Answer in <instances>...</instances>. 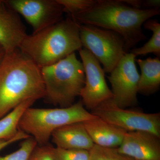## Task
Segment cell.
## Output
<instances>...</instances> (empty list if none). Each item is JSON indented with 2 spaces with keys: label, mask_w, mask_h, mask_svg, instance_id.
<instances>
[{
  "label": "cell",
  "mask_w": 160,
  "mask_h": 160,
  "mask_svg": "<svg viewBox=\"0 0 160 160\" xmlns=\"http://www.w3.org/2000/svg\"><path fill=\"white\" fill-rule=\"evenodd\" d=\"M160 14V9H136L121 0H96L89 9L70 18L79 24L117 32L124 39L127 53L138 43L146 39L142 28L143 24Z\"/></svg>",
  "instance_id": "obj_1"
},
{
  "label": "cell",
  "mask_w": 160,
  "mask_h": 160,
  "mask_svg": "<svg viewBox=\"0 0 160 160\" xmlns=\"http://www.w3.org/2000/svg\"><path fill=\"white\" fill-rule=\"evenodd\" d=\"M41 69L19 49L0 64V119L22 103L45 98Z\"/></svg>",
  "instance_id": "obj_2"
},
{
  "label": "cell",
  "mask_w": 160,
  "mask_h": 160,
  "mask_svg": "<svg viewBox=\"0 0 160 160\" xmlns=\"http://www.w3.org/2000/svg\"><path fill=\"white\" fill-rule=\"evenodd\" d=\"M82 48L79 24L69 17L37 33L27 35L19 49L41 68Z\"/></svg>",
  "instance_id": "obj_3"
},
{
  "label": "cell",
  "mask_w": 160,
  "mask_h": 160,
  "mask_svg": "<svg viewBox=\"0 0 160 160\" xmlns=\"http://www.w3.org/2000/svg\"><path fill=\"white\" fill-rule=\"evenodd\" d=\"M40 69L47 101L61 108L73 105L80 96L85 82L83 64L75 52Z\"/></svg>",
  "instance_id": "obj_4"
},
{
  "label": "cell",
  "mask_w": 160,
  "mask_h": 160,
  "mask_svg": "<svg viewBox=\"0 0 160 160\" xmlns=\"http://www.w3.org/2000/svg\"><path fill=\"white\" fill-rule=\"evenodd\" d=\"M82 101L65 108L38 109L29 107L24 112L18 128L33 138L38 145L48 144L52 133L62 126L96 118Z\"/></svg>",
  "instance_id": "obj_5"
},
{
  "label": "cell",
  "mask_w": 160,
  "mask_h": 160,
  "mask_svg": "<svg viewBox=\"0 0 160 160\" xmlns=\"http://www.w3.org/2000/svg\"><path fill=\"white\" fill-rule=\"evenodd\" d=\"M79 27L82 47L102 65L105 73H110L127 53L123 38L114 31L96 26L79 24Z\"/></svg>",
  "instance_id": "obj_6"
},
{
  "label": "cell",
  "mask_w": 160,
  "mask_h": 160,
  "mask_svg": "<svg viewBox=\"0 0 160 160\" xmlns=\"http://www.w3.org/2000/svg\"><path fill=\"white\" fill-rule=\"evenodd\" d=\"M95 116L126 131H143L160 137V113L123 109L110 99L91 110Z\"/></svg>",
  "instance_id": "obj_7"
},
{
  "label": "cell",
  "mask_w": 160,
  "mask_h": 160,
  "mask_svg": "<svg viewBox=\"0 0 160 160\" xmlns=\"http://www.w3.org/2000/svg\"><path fill=\"white\" fill-rule=\"evenodd\" d=\"M136 58L131 52L126 53L108 77L112 87V99L116 105L123 109L138 104L140 74Z\"/></svg>",
  "instance_id": "obj_8"
},
{
  "label": "cell",
  "mask_w": 160,
  "mask_h": 160,
  "mask_svg": "<svg viewBox=\"0 0 160 160\" xmlns=\"http://www.w3.org/2000/svg\"><path fill=\"white\" fill-rule=\"evenodd\" d=\"M85 74V82L80 96L86 109L92 110L101 103L112 98L105 79V72L99 62L89 50L79 51Z\"/></svg>",
  "instance_id": "obj_9"
},
{
  "label": "cell",
  "mask_w": 160,
  "mask_h": 160,
  "mask_svg": "<svg viewBox=\"0 0 160 160\" xmlns=\"http://www.w3.org/2000/svg\"><path fill=\"white\" fill-rule=\"evenodd\" d=\"M22 16L37 33L63 19V7L57 0H4Z\"/></svg>",
  "instance_id": "obj_10"
},
{
  "label": "cell",
  "mask_w": 160,
  "mask_h": 160,
  "mask_svg": "<svg viewBox=\"0 0 160 160\" xmlns=\"http://www.w3.org/2000/svg\"><path fill=\"white\" fill-rule=\"evenodd\" d=\"M160 138L148 132H127L117 149L134 160H160Z\"/></svg>",
  "instance_id": "obj_11"
},
{
  "label": "cell",
  "mask_w": 160,
  "mask_h": 160,
  "mask_svg": "<svg viewBox=\"0 0 160 160\" xmlns=\"http://www.w3.org/2000/svg\"><path fill=\"white\" fill-rule=\"evenodd\" d=\"M27 35L19 14L0 0V45L6 53L19 49Z\"/></svg>",
  "instance_id": "obj_12"
},
{
  "label": "cell",
  "mask_w": 160,
  "mask_h": 160,
  "mask_svg": "<svg viewBox=\"0 0 160 160\" xmlns=\"http://www.w3.org/2000/svg\"><path fill=\"white\" fill-rule=\"evenodd\" d=\"M51 137L52 142L56 147L63 149L89 151L94 145L83 122L60 127L52 132Z\"/></svg>",
  "instance_id": "obj_13"
},
{
  "label": "cell",
  "mask_w": 160,
  "mask_h": 160,
  "mask_svg": "<svg viewBox=\"0 0 160 160\" xmlns=\"http://www.w3.org/2000/svg\"><path fill=\"white\" fill-rule=\"evenodd\" d=\"M83 123L94 145L101 147L118 148L127 132L98 117Z\"/></svg>",
  "instance_id": "obj_14"
},
{
  "label": "cell",
  "mask_w": 160,
  "mask_h": 160,
  "mask_svg": "<svg viewBox=\"0 0 160 160\" xmlns=\"http://www.w3.org/2000/svg\"><path fill=\"white\" fill-rule=\"evenodd\" d=\"M141 69L138 93L144 95L153 94L160 86V58H148L146 59H136Z\"/></svg>",
  "instance_id": "obj_15"
},
{
  "label": "cell",
  "mask_w": 160,
  "mask_h": 160,
  "mask_svg": "<svg viewBox=\"0 0 160 160\" xmlns=\"http://www.w3.org/2000/svg\"><path fill=\"white\" fill-rule=\"evenodd\" d=\"M26 101L0 119V140H9L15 136L19 130V123L24 112L35 102Z\"/></svg>",
  "instance_id": "obj_16"
},
{
  "label": "cell",
  "mask_w": 160,
  "mask_h": 160,
  "mask_svg": "<svg viewBox=\"0 0 160 160\" xmlns=\"http://www.w3.org/2000/svg\"><path fill=\"white\" fill-rule=\"evenodd\" d=\"M145 29L152 32L150 39L142 46L132 49L129 52L136 57L138 56H145L149 53H153L157 57H160V24L156 19H149L143 24Z\"/></svg>",
  "instance_id": "obj_17"
},
{
  "label": "cell",
  "mask_w": 160,
  "mask_h": 160,
  "mask_svg": "<svg viewBox=\"0 0 160 160\" xmlns=\"http://www.w3.org/2000/svg\"><path fill=\"white\" fill-rule=\"evenodd\" d=\"M89 152V160H134L120 153L117 148L101 147L94 145Z\"/></svg>",
  "instance_id": "obj_18"
},
{
  "label": "cell",
  "mask_w": 160,
  "mask_h": 160,
  "mask_svg": "<svg viewBox=\"0 0 160 160\" xmlns=\"http://www.w3.org/2000/svg\"><path fill=\"white\" fill-rule=\"evenodd\" d=\"M38 144L33 138L23 140L19 149L5 156H0V160H29L32 152Z\"/></svg>",
  "instance_id": "obj_19"
},
{
  "label": "cell",
  "mask_w": 160,
  "mask_h": 160,
  "mask_svg": "<svg viewBox=\"0 0 160 160\" xmlns=\"http://www.w3.org/2000/svg\"><path fill=\"white\" fill-rule=\"evenodd\" d=\"M52 153L54 160H89V151L83 149H65L53 146Z\"/></svg>",
  "instance_id": "obj_20"
},
{
  "label": "cell",
  "mask_w": 160,
  "mask_h": 160,
  "mask_svg": "<svg viewBox=\"0 0 160 160\" xmlns=\"http://www.w3.org/2000/svg\"><path fill=\"white\" fill-rule=\"evenodd\" d=\"M63 7L64 12L70 16L89 9L96 0H57Z\"/></svg>",
  "instance_id": "obj_21"
},
{
  "label": "cell",
  "mask_w": 160,
  "mask_h": 160,
  "mask_svg": "<svg viewBox=\"0 0 160 160\" xmlns=\"http://www.w3.org/2000/svg\"><path fill=\"white\" fill-rule=\"evenodd\" d=\"M53 146L50 144L37 145L32 152L29 160H54L52 156Z\"/></svg>",
  "instance_id": "obj_22"
},
{
  "label": "cell",
  "mask_w": 160,
  "mask_h": 160,
  "mask_svg": "<svg viewBox=\"0 0 160 160\" xmlns=\"http://www.w3.org/2000/svg\"><path fill=\"white\" fill-rule=\"evenodd\" d=\"M31 137L30 136L27 134L22 130L19 129L18 133L15 136L11 139L9 140H0V151L6 148L7 146H9L12 143L15 142L20 140H23Z\"/></svg>",
  "instance_id": "obj_23"
},
{
  "label": "cell",
  "mask_w": 160,
  "mask_h": 160,
  "mask_svg": "<svg viewBox=\"0 0 160 160\" xmlns=\"http://www.w3.org/2000/svg\"><path fill=\"white\" fill-rule=\"evenodd\" d=\"M160 0L143 1L142 8L144 9H160Z\"/></svg>",
  "instance_id": "obj_24"
},
{
  "label": "cell",
  "mask_w": 160,
  "mask_h": 160,
  "mask_svg": "<svg viewBox=\"0 0 160 160\" xmlns=\"http://www.w3.org/2000/svg\"><path fill=\"white\" fill-rule=\"evenodd\" d=\"M122 2L130 6L132 8L136 9H142L143 1L140 0H121Z\"/></svg>",
  "instance_id": "obj_25"
},
{
  "label": "cell",
  "mask_w": 160,
  "mask_h": 160,
  "mask_svg": "<svg viewBox=\"0 0 160 160\" xmlns=\"http://www.w3.org/2000/svg\"><path fill=\"white\" fill-rule=\"evenodd\" d=\"M6 52L4 48L0 45V64L6 56Z\"/></svg>",
  "instance_id": "obj_26"
}]
</instances>
